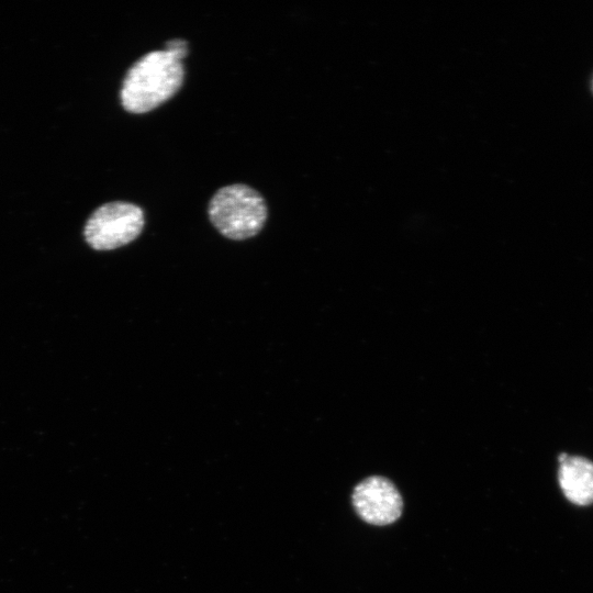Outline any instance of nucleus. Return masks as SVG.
I'll use <instances>...</instances> for the list:
<instances>
[{
	"label": "nucleus",
	"instance_id": "1",
	"mask_svg": "<svg viewBox=\"0 0 593 593\" xmlns=\"http://www.w3.org/2000/svg\"><path fill=\"white\" fill-rule=\"evenodd\" d=\"M182 58L170 49L153 51L127 70L120 91L125 111L149 112L174 97L184 79Z\"/></svg>",
	"mask_w": 593,
	"mask_h": 593
},
{
	"label": "nucleus",
	"instance_id": "2",
	"mask_svg": "<svg viewBox=\"0 0 593 593\" xmlns=\"http://www.w3.org/2000/svg\"><path fill=\"white\" fill-rule=\"evenodd\" d=\"M208 213L211 223L223 236L243 240L261 231L268 209L258 191L247 184L234 183L214 193Z\"/></svg>",
	"mask_w": 593,
	"mask_h": 593
},
{
	"label": "nucleus",
	"instance_id": "3",
	"mask_svg": "<svg viewBox=\"0 0 593 593\" xmlns=\"http://www.w3.org/2000/svg\"><path fill=\"white\" fill-rule=\"evenodd\" d=\"M143 210L133 203L114 201L99 206L89 216L83 236L96 250H112L134 240L143 231Z\"/></svg>",
	"mask_w": 593,
	"mask_h": 593
},
{
	"label": "nucleus",
	"instance_id": "4",
	"mask_svg": "<svg viewBox=\"0 0 593 593\" xmlns=\"http://www.w3.org/2000/svg\"><path fill=\"white\" fill-rule=\"evenodd\" d=\"M351 500L360 518L377 526L394 523L403 510V500L395 485L380 475L369 477L358 483Z\"/></svg>",
	"mask_w": 593,
	"mask_h": 593
},
{
	"label": "nucleus",
	"instance_id": "5",
	"mask_svg": "<svg viewBox=\"0 0 593 593\" xmlns=\"http://www.w3.org/2000/svg\"><path fill=\"white\" fill-rule=\"evenodd\" d=\"M559 485L573 504L586 506L593 503V462L580 456H568L558 470Z\"/></svg>",
	"mask_w": 593,
	"mask_h": 593
},
{
	"label": "nucleus",
	"instance_id": "6",
	"mask_svg": "<svg viewBox=\"0 0 593 593\" xmlns=\"http://www.w3.org/2000/svg\"><path fill=\"white\" fill-rule=\"evenodd\" d=\"M592 88H593V83H592Z\"/></svg>",
	"mask_w": 593,
	"mask_h": 593
}]
</instances>
